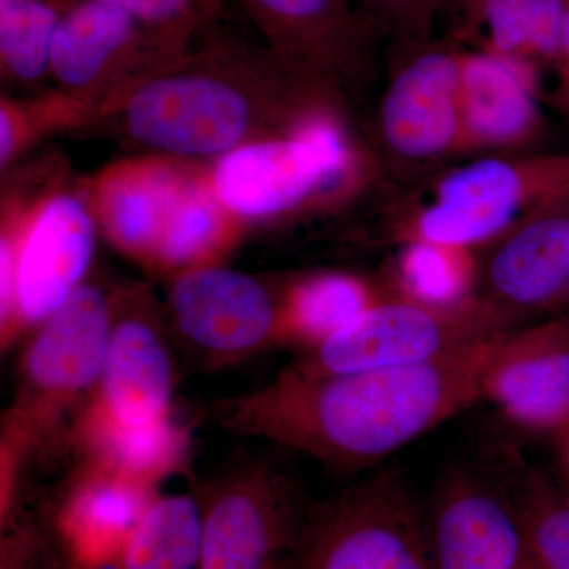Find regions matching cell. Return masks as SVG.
Instances as JSON below:
<instances>
[{"mask_svg": "<svg viewBox=\"0 0 569 569\" xmlns=\"http://www.w3.org/2000/svg\"><path fill=\"white\" fill-rule=\"evenodd\" d=\"M71 100V99H70ZM69 99L47 100L40 107L24 108L20 103L3 100L0 107V163L6 168L17 153L31 141L37 127L67 122L78 111Z\"/></svg>", "mask_w": 569, "mask_h": 569, "instance_id": "f1b7e54d", "label": "cell"}, {"mask_svg": "<svg viewBox=\"0 0 569 569\" xmlns=\"http://www.w3.org/2000/svg\"><path fill=\"white\" fill-rule=\"evenodd\" d=\"M59 20L43 0H0V56L21 81H36L51 69Z\"/></svg>", "mask_w": 569, "mask_h": 569, "instance_id": "4316f807", "label": "cell"}, {"mask_svg": "<svg viewBox=\"0 0 569 569\" xmlns=\"http://www.w3.org/2000/svg\"><path fill=\"white\" fill-rule=\"evenodd\" d=\"M537 63L485 50L463 51L460 156L519 153L542 132Z\"/></svg>", "mask_w": 569, "mask_h": 569, "instance_id": "5bb4252c", "label": "cell"}, {"mask_svg": "<svg viewBox=\"0 0 569 569\" xmlns=\"http://www.w3.org/2000/svg\"><path fill=\"white\" fill-rule=\"evenodd\" d=\"M388 295L383 282L350 272L299 277L280 291L279 343L313 350Z\"/></svg>", "mask_w": 569, "mask_h": 569, "instance_id": "44dd1931", "label": "cell"}, {"mask_svg": "<svg viewBox=\"0 0 569 569\" xmlns=\"http://www.w3.org/2000/svg\"><path fill=\"white\" fill-rule=\"evenodd\" d=\"M479 296L515 318L569 301V198L520 219L478 250Z\"/></svg>", "mask_w": 569, "mask_h": 569, "instance_id": "7c38bea8", "label": "cell"}, {"mask_svg": "<svg viewBox=\"0 0 569 569\" xmlns=\"http://www.w3.org/2000/svg\"><path fill=\"white\" fill-rule=\"evenodd\" d=\"M567 198L569 153L481 156L441 176L429 201L397 220L395 238L479 250Z\"/></svg>", "mask_w": 569, "mask_h": 569, "instance_id": "3957f363", "label": "cell"}, {"mask_svg": "<svg viewBox=\"0 0 569 569\" xmlns=\"http://www.w3.org/2000/svg\"><path fill=\"white\" fill-rule=\"evenodd\" d=\"M516 507L535 563L541 569H569V498L535 479Z\"/></svg>", "mask_w": 569, "mask_h": 569, "instance_id": "83f0119b", "label": "cell"}, {"mask_svg": "<svg viewBox=\"0 0 569 569\" xmlns=\"http://www.w3.org/2000/svg\"><path fill=\"white\" fill-rule=\"evenodd\" d=\"M134 20L126 10L86 0L59 20L51 71L69 89H88L132 39Z\"/></svg>", "mask_w": 569, "mask_h": 569, "instance_id": "7402d4cb", "label": "cell"}, {"mask_svg": "<svg viewBox=\"0 0 569 569\" xmlns=\"http://www.w3.org/2000/svg\"><path fill=\"white\" fill-rule=\"evenodd\" d=\"M126 10L133 20L164 22L174 20L189 7L190 0H103Z\"/></svg>", "mask_w": 569, "mask_h": 569, "instance_id": "f546056e", "label": "cell"}, {"mask_svg": "<svg viewBox=\"0 0 569 569\" xmlns=\"http://www.w3.org/2000/svg\"><path fill=\"white\" fill-rule=\"evenodd\" d=\"M13 252V317L2 342L28 326L43 323L81 287L96 250V224L88 206L59 193L24 219L3 227Z\"/></svg>", "mask_w": 569, "mask_h": 569, "instance_id": "30bf717a", "label": "cell"}, {"mask_svg": "<svg viewBox=\"0 0 569 569\" xmlns=\"http://www.w3.org/2000/svg\"><path fill=\"white\" fill-rule=\"evenodd\" d=\"M520 569H541V568H539L538 565L535 563V560L531 559V557H530V559L527 560L526 563H523V567Z\"/></svg>", "mask_w": 569, "mask_h": 569, "instance_id": "e575fe53", "label": "cell"}, {"mask_svg": "<svg viewBox=\"0 0 569 569\" xmlns=\"http://www.w3.org/2000/svg\"><path fill=\"white\" fill-rule=\"evenodd\" d=\"M553 67H556L557 74H559V84L556 89L557 103L569 112V0H567L560 51Z\"/></svg>", "mask_w": 569, "mask_h": 569, "instance_id": "1f68e13d", "label": "cell"}, {"mask_svg": "<svg viewBox=\"0 0 569 569\" xmlns=\"http://www.w3.org/2000/svg\"><path fill=\"white\" fill-rule=\"evenodd\" d=\"M383 283L389 293L419 305H466L479 296L478 250L429 241L400 242Z\"/></svg>", "mask_w": 569, "mask_h": 569, "instance_id": "603a6c76", "label": "cell"}, {"mask_svg": "<svg viewBox=\"0 0 569 569\" xmlns=\"http://www.w3.org/2000/svg\"><path fill=\"white\" fill-rule=\"evenodd\" d=\"M176 369L159 325L140 312L112 317L110 342L93 406L126 422L171 418Z\"/></svg>", "mask_w": 569, "mask_h": 569, "instance_id": "2e32d148", "label": "cell"}, {"mask_svg": "<svg viewBox=\"0 0 569 569\" xmlns=\"http://www.w3.org/2000/svg\"><path fill=\"white\" fill-rule=\"evenodd\" d=\"M156 489L82 467L58 511L56 526L77 569L121 560L127 542L156 500Z\"/></svg>", "mask_w": 569, "mask_h": 569, "instance_id": "ac0fdd59", "label": "cell"}, {"mask_svg": "<svg viewBox=\"0 0 569 569\" xmlns=\"http://www.w3.org/2000/svg\"><path fill=\"white\" fill-rule=\"evenodd\" d=\"M482 2H485V0H458L463 14V28H467L468 31H473V29L479 28Z\"/></svg>", "mask_w": 569, "mask_h": 569, "instance_id": "d6a6232c", "label": "cell"}, {"mask_svg": "<svg viewBox=\"0 0 569 569\" xmlns=\"http://www.w3.org/2000/svg\"><path fill=\"white\" fill-rule=\"evenodd\" d=\"M197 496L203 509L200 569H295L309 508L282 471L247 463Z\"/></svg>", "mask_w": 569, "mask_h": 569, "instance_id": "52a82bcc", "label": "cell"}, {"mask_svg": "<svg viewBox=\"0 0 569 569\" xmlns=\"http://www.w3.org/2000/svg\"><path fill=\"white\" fill-rule=\"evenodd\" d=\"M284 54L325 80L366 78L376 36L348 0H252Z\"/></svg>", "mask_w": 569, "mask_h": 569, "instance_id": "e0dca14e", "label": "cell"}, {"mask_svg": "<svg viewBox=\"0 0 569 569\" xmlns=\"http://www.w3.org/2000/svg\"><path fill=\"white\" fill-rule=\"evenodd\" d=\"M369 163L335 108L321 100L287 132L224 153L211 179L234 217L271 219L365 183Z\"/></svg>", "mask_w": 569, "mask_h": 569, "instance_id": "7a4b0ae2", "label": "cell"}, {"mask_svg": "<svg viewBox=\"0 0 569 569\" xmlns=\"http://www.w3.org/2000/svg\"><path fill=\"white\" fill-rule=\"evenodd\" d=\"M168 302L176 331L206 366L233 365L279 343L280 293L244 272L216 264L183 269Z\"/></svg>", "mask_w": 569, "mask_h": 569, "instance_id": "9c48e42d", "label": "cell"}, {"mask_svg": "<svg viewBox=\"0 0 569 569\" xmlns=\"http://www.w3.org/2000/svg\"><path fill=\"white\" fill-rule=\"evenodd\" d=\"M557 438H559L560 456L561 460H563V468L565 473H567L569 488V427L567 430H563V432H561L560 436H557Z\"/></svg>", "mask_w": 569, "mask_h": 569, "instance_id": "836d02e7", "label": "cell"}, {"mask_svg": "<svg viewBox=\"0 0 569 569\" xmlns=\"http://www.w3.org/2000/svg\"><path fill=\"white\" fill-rule=\"evenodd\" d=\"M189 178V173L162 160L112 164L93 181V212L122 252L152 264Z\"/></svg>", "mask_w": 569, "mask_h": 569, "instance_id": "d6986e66", "label": "cell"}, {"mask_svg": "<svg viewBox=\"0 0 569 569\" xmlns=\"http://www.w3.org/2000/svg\"><path fill=\"white\" fill-rule=\"evenodd\" d=\"M438 0H392V21L413 32L425 28Z\"/></svg>", "mask_w": 569, "mask_h": 569, "instance_id": "4dcf8cb0", "label": "cell"}, {"mask_svg": "<svg viewBox=\"0 0 569 569\" xmlns=\"http://www.w3.org/2000/svg\"><path fill=\"white\" fill-rule=\"evenodd\" d=\"M463 51L418 44L389 74L377 112L385 159L408 174L460 156V73Z\"/></svg>", "mask_w": 569, "mask_h": 569, "instance_id": "ba28073f", "label": "cell"}, {"mask_svg": "<svg viewBox=\"0 0 569 569\" xmlns=\"http://www.w3.org/2000/svg\"><path fill=\"white\" fill-rule=\"evenodd\" d=\"M295 569H433L426 520L399 473L309 508Z\"/></svg>", "mask_w": 569, "mask_h": 569, "instance_id": "8992f818", "label": "cell"}, {"mask_svg": "<svg viewBox=\"0 0 569 569\" xmlns=\"http://www.w3.org/2000/svg\"><path fill=\"white\" fill-rule=\"evenodd\" d=\"M426 530L433 569H520L530 559L518 507L468 475L441 485Z\"/></svg>", "mask_w": 569, "mask_h": 569, "instance_id": "9a60e30c", "label": "cell"}, {"mask_svg": "<svg viewBox=\"0 0 569 569\" xmlns=\"http://www.w3.org/2000/svg\"><path fill=\"white\" fill-rule=\"evenodd\" d=\"M134 140L178 156L208 157L241 146L254 123L250 97L209 74L157 78L134 89L123 108Z\"/></svg>", "mask_w": 569, "mask_h": 569, "instance_id": "8fae6325", "label": "cell"}, {"mask_svg": "<svg viewBox=\"0 0 569 569\" xmlns=\"http://www.w3.org/2000/svg\"><path fill=\"white\" fill-rule=\"evenodd\" d=\"M112 309L97 287L81 284L39 325L21 361V389L9 425L14 449L32 448L54 436L63 418L81 417L102 378Z\"/></svg>", "mask_w": 569, "mask_h": 569, "instance_id": "277c9868", "label": "cell"}, {"mask_svg": "<svg viewBox=\"0 0 569 569\" xmlns=\"http://www.w3.org/2000/svg\"><path fill=\"white\" fill-rule=\"evenodd\" d=\"M567 0H485L481 22L488 48L527 61L556 63Z\"/></svg>", "mask_w": 569, "mask_h": 569, "instance_id": "484cf974", "label": "cell"}, {"mask_svg": "<svg viewBox=\"0 0 569 569\" xmlns=\"http://www.w3.org/2000/svg\"><path fill=\"white\" fill-rule=\"evenodd\" d=\"M203 509L197 493L157 497L138 523L121 569H200Z\"/></svg>", "mask_w": 569, "mask_h": 569, "instance_id": "d4e9b609", "label": "cell"}, {"mask_svg": "<svg viewBox=\"0 0 569 569\" xmlns=\"http://www.w3.org/2000/svg\"><path fill=\"white\" fill-rule=\"evenodd\" d=\"M516 325L515 318L482 296L462 306L433 307L389 293L284 369L321 377L429 365L512 331Z\"/></svg>", "mask_w": 569, "mask_h": 569, "instance_id": "5b68a950", "label": "cell"}, {"mask_svg": "<svg viewBox=\"0 0 569 569\" xmlns=\"http://www.w3.org/2000/svg\"><path fill=\"white\" fill-rule=\"evenodd\" d=\"M488 400L512 426L560 436L569 427V318L507 332L481 383Z\"/></svg>", "mask_w": 569, "mask_h": 569, "instance_id": "4fadbf2b", "label": "cell"}, {"mask_svg": "<svg viewBox=\"0 0 569 569\" xmlns=\"http://www.w3.org/2000/svg\"><path fill=\"white\" fill-rule=\"evenodd\" d=\"M234 239V216L220 201L212 179L190 174L176 204L152 266L183 269L211 264Z\"/></svg>", "mask_w": 569, "mask_h": 569, "instance_id": "cb8c5ba5", "label": "cell"}, {"mask_svg": "<svg viewBox=\"0 0 569 569\" xmlns=\"http://www.w3.org/2000/svg\"><path fill=\"white\" fill-rule=\"evenodd\" d=\"M70 436L84 456V467L153 489L157 482L182 468L189 456V432L173 417L153 422H126L89 403Z\"/></svg>", "mask_w": 569, "mask_h": 569, "instance_id": "ffe728a7", "label": "cell"}, {"mask_svg": "<svg viewBox=\"0 0 569 569\" xmlns=\"http://www.w3.org/2000/svg\"><path fill=\"white\" fill-rule=\"evenodd\" d=\"M505 335L429 365L321 377L283 369L264 387L213 400L209 417L236 436L328 466H372L481 400L482 377Z\"/></svg>", "mask_w": 569, "mask_h": 569, "instance_id": "6da1fadb", "label": "cell"}]
</instances>
